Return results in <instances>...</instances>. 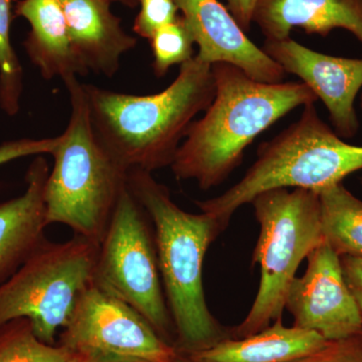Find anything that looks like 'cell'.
<instances>
[{
  "mask_svg": "<svg viewBox=\"0 0 362 362\" xmlns=\"http://www.w3.org/2000/svg\"><path fill=\"white\" fill-rule=\"evenodd\" d=\"M112 2H120L128 7H135L138 4V0H111Z\"/></svg>",
  "mask_w": 362,
  "mask_h": 362,
  "instance_id": "cell-28",
  "label": "cell"
},
{
  "mask_svg": "<svg viewBox=\"0 0 362 362\" xmlns=\"http://www.w3.org/2000/svg\"><path fill=\"white\" fill-rule=\"evenodd\" d=\"M71 113L52 153L54 166L45 187V223H61L100 247L117 204L128 185L129 171L99 141L90 122L84 84L64 82Z\"/></svg>",
  "mask_w": 362,
  "mask_h": 362,
  "instance_id": "cell-4",
  "label": "cell"
},
{
  "mask_svg": "<svg viewBox=\"0 0 362 362\" xmlns=\"http://www.w3.org/2000/svg\"><path fill=\"white\" fill-rule=\"evenodd\" d=\"M252 23L267 40L289 39L298 26L321 37L344 28L362 44V0H258Z\"/></svg>",
  "mask_w": 362,
  "mask_h": 362,
  "instance_id": "cell-15",
  "label": "cell"
},
{
  "mask_svg": "<svg viewBox=\"0 0 362 362\" xmlns=\"http://www.w3.org/2000/svg\"><path fill=\"white\" fill-rule=\"evenodd\" d=\"M361 108L362 109V94H361Z\"/></svg>",
  "mask_w": 362,
  "mask_h": 362,
  "instance_id": "cell-30",
  "label": "cell"
},
{
  "mask_svg": "<svg viewBox=\"0 0 362 362\" xmlns=\"http://www.w3.org/2000/svg\"><path fill=\"white\" fill-rule=\"evenodd\" d=\"M93 128L121 165L153 173L171 166L195 117L213 102V66L197 54L162 92L132 95L84 84Z\"/></svg>",
  "mask_w": 362,
  "mask_h": 362,
  "instance_id": "cell-2",
  "label": "cell"
},
{
  "mask_svg": "<svg viewBox=\"0 0 362 362\" xmlns=\"http://www.w3.org/2000/svg\"><path fill=\"white\" fill-rule=\"evenodd\" d=\"M228 9L245 33L251 30L255 7L258 0H226Z\"/></svg>",
  "mask_w": 362,
  "mask_h": 362,
  "instance_id": "cell-26",
  "label": "cell"
},
{
  "mask_svg": "<svg viewBox=\"0 0 362 362\" xmlns=\"http://www.w3.org/2000/svg\"><path fill=\"white\" fill-rule=\"evenodd\" d=\"M76 351V350H75ZM74 362H153L138 357L121 356L102 350H78Z\"/></svg>",
  "mask_w": 362,
  "mask_h": 362,
  "instance_id": "cell-27",
  "label": "cell"
},
{
  "mask_svg": "<svg viewBox=\"0 0 362 362\" xmlns=\"http://www.w3.org/2000/svg\"><path fill=\"white\" fill-rule=\"evenodd\" d=\"M306 259V271L293 280L286 296L293 326L326 340L362 333L361 312L343 277L340 257L324 240Z\"/></svg>",
  "mask_w": 362,
  "mask_h": 362,
  "instance_id": "cell-10",
  "label": "cell"
},
{
  "mask_svg": "<svg viewBox=\"0 0 362 362\" xmlns=\"http://www.w3.org/2000/svg\"><path fill=\"white\" fill-rule=\"evenodd\" d=\"M13 0H0V109L7 116L20 112L23 69L11 39Z\"/></svg>",
  "mask_w": 362,
  "mask_h": 362,
  "instance_id": "cell-20",
  "label": "cell"
},
{
  "mask_svg": "<svg viewBox=\"0 0 362 362\" xmlns=\"http://www.w3.org/2000/svg\"><path fill=\"white\" fill-rule=\"evenodd\" d=\"M77 352L42 342L26 318L0 326V362H74Z\"/></svg>",
  "mask_w": 362,
  "mask_h": 362,
  "instance_id": "cell-19",
  "label": "cell"
},
{
  "mask_svg": "<svg viewBox=\"0 0 362 362\" xmlns=\"http://www.w3.org/2000/svg\"><path fill=\"white\" fill-rule=\"evenodd\" d=\"M327 341L314 331L287 327L279 319L250 337L226 338L209 349L185 356L192 362H286Z\"/></svg>",
  "mask_w": 362,
  "mask_h": 362,
  "instance_id": "cell-17",
  "label": "cell"
},
{
  "mask_svg": "<svg viewBox=\"0 0 362 362\" xmlns=\"http://www.w3.org/2000/svg\"><path fill=\"white\" fill-rule=\"evenodd\" d=\"M74 52L88 74L113 78L137 39L112 13L111 0H59Z\"/></svg>",
  "mask_w": 362,
  "mask_h": 362,
  "instance_id": "cell-13",
  "label": "cell"
},
{
  "mask_svg": "<svg viewBox=\"0 0 362 362\" xmlns=\"http://www.w3.org/2000/svg\"><path fill=\"white\" fill-rule=\"evenodd\" d=\"M49 165L44 156L33 159L20 197L0 202V286L16 273L45 242V187Z\"/></svg>",
  "mask_w": 362,
  "mask_h": 362,
  "instance_id": "cell-14",
  "label": "cell"
},
{
  "mask_svg": "<svg viewBox=\"0 0 362 362\" xmlns=\"http://www.w3.org/2000/svg\"><path fill=\"white\" fill-rule=\"evenodd\" d=\"M147 218L127 185L100 245L93 284L135 309L162 339L175 347V323Z\"/></svg>",
  "mask_w": 362,
  "mask_h": 362,
  "instance_id": "cell-8",
  "label": "cell"
},
{
  "mask_svg": "<svg viewBox=\"0 0 362 362\" xmlns=\"http://www.w3.org/2000/svg\"><path fill=\"white\" fill-rule=\"evenodd\" d=\"M98 252L99 246L78 235L64 243L45 240L0 286V326L28 319L37 337L54 345L81 295L93 284Z\"/></svg>",
  "mask_w": 362,
  "mask_h": 362,
  "instance_id": "cell-7",
  "label": "cell"
},
{
  "mask_svg": "<svg viewBox=\"0 0 362 362\" xmlns=\"http://www.w3.org/2000/svg\"><path fill=\"white\" fill-rule=\"evenodd\" d=\"M251 204L261 228L252 255L261 267V280L246 318L230 329L233 338L250 337L282 319L300 264L324 242L318 192L276 188Z\"/></svg>",
  "mask_w": 362,
  "mask_h": 362,
  "instance_id": "cell-6",
  "label": "cell"
},
{
  "mask_svg": "<svg viewBox=\"0 0 362 362\" xmlns=\"http://www.w3.org/2000/svg\"><path fill=\"white\" fill-rule=\"evenodd\" d=\"M318 194L324 240L339 257L362 258V201L342 182Z\"/></svg>",
  "mask_w": 362,
  "mask_h": 362,
  "instance_id": "cell-18",
  "label": "cell"
},
{
  "mask_svg": "<svg viewBox=\"0 0 362 362\" xmlns=\"http://www.w3.org/2000/svg\"><path fill=\"white\" fill-rule=\"evenodd\" d=\"M140 11L136 16L133 30L136 35L150 40L162 26L178 18L175 0H138Z\"/></svg>",
  "mask_w": 362,
  "mask_h": 362,
  "instance_id": "cell-22",
  "label": "cell"
},
{
  "mask_svg": "<svg viewBox=\"0 0 362 362\" xmlns=\"http://www.w3.org/2000/svg\"><path fill=\"white\" fill-rule=\"evenodd\" d=\"M59 143V136L49 138H21L0 144V166L28 156L51 154Z\"/></svg>",
  "mask_w": 362,
  "mask_h": 362,
  "instance_id": "cell-24",
  "label": "cell"
},
{
  "mask_svg": "<svg viewBox=\"0 0 362 362\" xmlns=\"http://www.w3.org/2000/svg\"><path fill=\"white\" fill-rule=\"evenodd\" d=\"M211 66L213 102L190 125L170 166L176 180H194L202 190L228 180L261 133L297 107L318 100L304 83L269 84L230 64Z\"/></svg>",
  "mask_w": 362,
  "mask_h": 362,
  "instance_id": "cell-1",
  "label": "cell"
},
{
  "mask_svg": "<svg viewBox=\"0 0 362 362\" xmlns=\"http://www.w3.org/2000/svg\"><path fill=\"white\" fill-rule=\"evenodd\" d=\"M199 47L197 57L209 65L235 66L262 83L283 82L286 71L257 47L218 0H175Z\"/></svg>",
  "mask_w": 362,
  "mask_h": 362,
  "instance_id": "cell-12",
  "label": "cell"
},
{
  "mask_svg": "<svg viewBox=\"0 0 362 362\" xmlns=\"http://www.w3.org/2000/svg\"><path fill=\"white\" fill-rule=\"evenodd\" d=\"M286 362H362V333L325 344Z\"/></svg>",
  "mask_w": 362,
  "mask_h": 362,
  "instance_id": "cell-23",
  "label": "cell"
},
{
  "mask_svg": "<svg viewBox=\"0 0 362 362\" xmlns=\"http://www.w3.org/2000/svg\"><path fill=\"white\" fill-rule=\"evenodd\" d=\"M343 277L362 317V258L340 257Z\"/></svg>",
  "mask_w": 362,
  "mask_h": 362,
  "instance_id": "cell-25",
  "label": "cell"
},
{
  "mask_svg": "<svg viewBox=\"0 0 362 362\" xmlns=\"http://www.w3.org/2000/svg\"><path fill=\"white\" fill-rule=\"evenodd\" d=\"M128 188L154 226L162 285L175 327V349L189 354L232 337L209 310L202 282L207 251L226 226L211 214H190L152 173L130 170Z\"/></svg>",
  "mask_w": 362,
  "mask_h": 362,
  "instance_id": "cell-3",
  "label": "cell"
},
{
  "mask_svg": "<svg viewBox=\"0 0 362 362\" xmlns=\"http://www.w3.org/2000/svg\"><path fill=\"white\" fill-rule=\"evenodd\" d=\"M149 40L156 77H164L173 66L183 65L195 56L194 37L180 14L175 21L159 28Z\"/></svg>",
  "mask_w": 362,
  "mask_h": 362,
  "instance_id": "cell-21",
  "label": "cell"
},
{
  "mask_svg": "<svg viewBox=\"0 0 362 362\" xmlns=\"http://www.w3.org/2000/svg\"><path fill=\"white\" fill-rule=\"evenodd\" d=\"M14 13L30 23L23 47L45 81L88 75L74 52L59 0H20Z\"/></svg>",
  "mask_w": 362,
  "mask_h": 362,
  "instance_id": "cell-16",
  "label": "cell"
},
{
  "mask_svg": "<svg viewBox=\"0 0 362 362\" xmlns=\"http://www.w3.org/2000/svg\"><path fill=\"white\" fill-rule=\"evenodd\" d=\"M176 362H192L189 358L185 354H178L177 361Z\"/></svg>",
  "mask_w": 362,
  "mask_h": 362,
  "instance_id": "cell-29",
  "label": "cell"
},
{
  "mask_svg": "<svg viewBox=\"0 0 362 362\" xmlns=\"http://www.w3.org/2000/svg\"><path fill=\"white\" fill-rule=\"evenodd\" d=\"M59 345L76 351L102 350L153 362H176L180 354L135 309L94 284L78 300Z\"/></svg>",
  "mask_w": 362,
  "mask_h": 362,
  "instance_id": "cell-9",
  "label": "cell"
},
{
  "mask_svg": "<svg viewBox=\"0 0 362 362\" xmlns=\"http://www.w3.org/2000/svg\"><path fill=\"white\" fill-rule=\"evenodd\" d=\"M286 73L308 86L329 112L335 133L351 139L359 129L354 102L362 88V59L320 54L292 39L267 40L262 47Z\"/></svg>",
  "mask_w": 362,
  "mask_h": 362,
  "instance_id": "cell-11",
  "label": "cell"
},
{
  "mask_svg": "<svg viewBox=\"0 0 362 362\" xmlns=\"http://www.w3.org/2000/svg\"><path fill=\"white\" fill-rule=\"evenodd\" d=\"M361 182H362V180H361Z\"/></svg>",
  "mask_w": 362,
  "mask_h": 362,
  "instance_id": "cell-31",
  "label": "cell"
},
{
  "mask_svg": "<svg viewBox=\"0 0 362 362\" xmlns=\"http://www.w3.org/2000/svg\"><path fill=\"white\" fill-rule=\"evenodd\" d=\"M315 103L303 106L297 122L264 142L244 177L226 192L195 201L202 213L228 226L233 214L255 197L276 188L320 192L362 169V146L349 144L321 120Z\"/></svg>",
  "mask_w": 362,
  "mask_h": 362,
  "instance_id": "cell-5",
  "label": "cell"
}]
</instances>
